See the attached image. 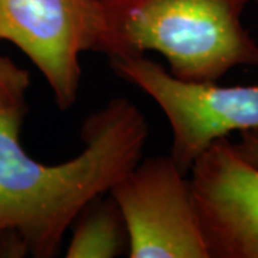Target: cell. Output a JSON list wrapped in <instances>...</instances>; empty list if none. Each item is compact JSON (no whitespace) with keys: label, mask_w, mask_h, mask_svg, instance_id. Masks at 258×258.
<instances>
[{"label":"cell","mask_w":258,"mask_h":258,"mask_svg":"<svg viewBox=\"0 0 258 258\" xmlns=\"http://www.w3.org/2000/svg\"><path fill=\"white\" fill-rule=\"evenodd\" d=\"M26 112L0 105V258H53L85 205L141 161L148 122L129 99L115 98L85 119L79 155L46 165L20 144Z\"/></svg>","instance_id":"obj_1"},{"label":"cell","mask_w":258,"mask_h":258,"mask_svg":"<svg viewBox=\"0 0 258 258\" xmlns=\"http://www.w3.org/2000/svg\"><path fill=\"white\" fill-rule=\"evenodd\" d=\"M188 176L210 258H258V166L224 137Z\"/></svg>","instance_id":"obj_6"},{"label":"cell","mask_w":258,"mask_h":258,"mask_svg":"<svg viewBox=\"0 0 258 258\" xmlns=\"http://www.w3.org/2000/svg\"><path fill=\"white\" fill-rule=\"evenodd\" d=\"M252 0H102L95 52L108 57L164 56L188 82H218L232 69L258 66V42L242 23Z\"/></svg>","instance_id":"obj_2"},{"label":"cell","mask_w":258,"mask_h":258,"mask_svg":"<svg viewBox=\"0 0 258 258\" xmlns=\"http://www.w3.org/2000/svg\"><path fill=\"white\" fill-rule=\"evenodd\" d=\"M30 75L25 69L0 55V105L26 106Z\"/></svg>","instance_id":"obj_8"},{"label":"cell","mask_w":258,"mask_h":258,"mask_svg":"<svg viewBox=\"0 0 258 258\" xmlns=\"http://www.w3.org/2000/svg\"><path fill=\"white\" fill-rule=\"evenodd\" d=\"M109 63L120 79L159 105L172 131L169 155L185 175L217 139L258 129V83L220 86L217 82L181 81L144 55L109 57Z\"/></svg>","instance_id":"obj_3"},{"label":"cell","mask_w":258,"mask_h":258,"mask_svg":"<svg viewBox=\"0 0 258 258\" xmlns=\"http://www.w3.org/2000/svg\"><path fill=\"white\" fill-rule=\"evenodd\" d=\"M68 258H113L128 252V231L111 194L85 205L71 227Z\"/></svg>","instance_id":"obj_7"},{"label":"cell","mask_w":258,"mask_h":258,"mask_svg":"<svg viewBox=\"0 0 258 258\" xmlns=\"http://www.w3.org/2000/svg\"><path fill=\"white\" fill-rule=\"evenodd\" d=\"M102 30V0H0V40L32 60L60 111L78 101L79 57L96 50Z\"/></svg>","instance_id":"obj_5"},{"label":"cell","mask_w":258,"mask_h":258,"mask_svg":"<svg viewBox=\"0 0 258 258\" xmlns=\"http://www.w3.org/2000/svg\"><path fill=\"white\" fill-rule=\"evenodd\" d=\"M235 145L249 162L258 166V129L240 132V141Z\"/></svg>","instance_id":"obj_9"},{"label":"cell","mask_w":258,"mask_h":258,"mask_svg":"<svg viewBox=\"0 0 258 258\" xmlns=\"http://www.w3.org/2000/svg\"><path fill=\"white\" fill-rule=\"evenodd\" d=\"M128 231L131 258H210L189 176L171 155L147 158L109 191Z\"/></svg>","instance_id":"obj_4"}]
</instances>
